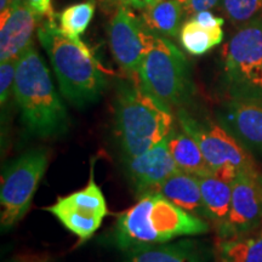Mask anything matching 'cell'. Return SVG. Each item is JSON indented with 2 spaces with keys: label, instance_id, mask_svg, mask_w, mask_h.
Returning a JSON list of instances; mask_svg holds the SVG:
<instances>
[{
  "label": "cell",
  "instance_id": "cb8c5ba5",
  "mask_svg": "<svg viewBox=\"0 0 262 262\" xmlns=\"http://www.w3.org/2000/svg\"><path fill=\"white\" fill-rule=\"evenodd\" d=\"M220 8L226 17L239 27L262 14V0H221Z\"/></svg>",
  "mask_w": 262,
  "mask_h": 262
},
{
  "label": "cell",
  "instance_id": "d6986e66",
  "mask_svg": "<svg viewBox=\"0 0 262 262\" xmlns=\"http://www.w3.org/2000/svg\"><path fill=\"white\" fill-rule=\"evenodd\" d=\"M206 220L217 229L227 219L232 199V183L214 175L198 176Z\"/></svg>",
  "mask_w": 262,
  "mask_h": 262
},
{
  "label": "cell",
  "instance_id": "d4e9b609",
  "mask_svg": "<svg viewBox=\"0 0 262 262\" xmlns=\"http://www.w3.org/2000/svg\"><path fill=\"white\" fill-rule=\"evenodd\" d=\"M18 60L0 62V104L2 108L8 106L11 95H14L16 66Z\"/></svg>",
  "mask_w": 262,
  "mask_h": 262
},
{
  "label": "cell",
  "instance_id": "7a4b0ae2",
  "mask_svg": "<svg viewBox=\"0 0 262 262\" xmlns=\"http://www.w3.org/2000/svg\"><path fill=\"white\" fill-rule=\"evenodd\" d=\"M113 110L114 136L123 159L158 145L176 124L175 112L135 80L118 84Z\"/></svg>",
  "mask_w": 262,
  "mask_h": 262
},
{
  "label": "cell",
  "instance_id": "44dd1931",
  "mask_svg": "<svg viewBox=\"0 0 262 262\" xmlns=\"http://www.w3.org/2000/svg\"><path fill=\"white\" fill-rule=\"evenodd\" d=\"M220 251L226 262H262V226L250 234L221 242Z\"/></svg>",
  "mask_w": 262,
  "mask_h": 262
},
{
  "label": "cell",
  "instance_id": "7c38bea8",
  "mask_svg": "<svg viewBox=\"0 0 262 262\" xmlns=\"http://www.w3.org/2000/svg\"><path fill=\"white\" fill-rule=\"evenodd\" d=\"M40 18L27 5H14L0 12V62L18 60L33 45Z\"/></svg>",
  "mask_w": 262,
  "mask_h": 262
},
{
  "label": "cell",
  "instance_id": "f1b7e54d",
  "mask_svg": "<svg viewBox=\"0 0 262 262\" xmlns=\"http://www.w3.org/2000/svg\"><path fill=\"white\" fill-rule=\"evenodd\" d=\"M9 262H54L50 257L44 255H19L11 258Z\"/></svg>",
  "mask_w": 262,
  "mask_h": 262
},
{
  "label": "cell",
  "instance_id": "8fae6325",
  "mask_svg": "<svg viewBox=\"0 0 262 262\" xmlns=\"http://www.w3.org/2000/svg\"><path fill=\"white\" fill-rule=\"evenodd\" d=\"M123 162L126 178L137 198L157 192L170 176L180 171L170 153L166 137L146 152Z\"/></svg>",
  "mask_w": 262,
  "mask_h": 262
},
{
  "label": "cell",
  "instance_id": "8992f818",
  "mask_svg": "<svg viewBox=\"0 0 262 262\" xmlns=\"http://www.w3.org/2000/svg\"><path fill=\"white\" fill-rule=\"evenodd\" d=\"M229 98L262 100V14L239 26L222 49Z\"/></svg>",
  "mask_w": 262,
  "mask_h": 262
},
{
  "label": "cell",
  "instance_id": "ffe728a7",
  "mask_svg": "<svg viewBox=\"0 0 262 262\" xmlns=\"http://www.w3.org/2000/svg\"><path fill=\"white\" fill-rule=\"evenodd\" d=\"M179 39L188 54L201 56L221 44L224 40V31L222 27H204L194 18H188L182 26Z\"/></svg>",
  "mask_w": 262,
  "mask_h": 262
},
{
  "label": "cell",
  "instance_id": "4316f807",
  "mask_svg": "<svg viewBox=\"0 0 262 262\" xmlns=\"http://www.w3.org/2000/svg\"><path fill=\"white\" fill-rule=\"evenodd\" d=\"M28 5L39 17H45L49 24H55L54 8H52V0H28Z\"/></svg>",
  "mask_w": 262,
  "mask_h": 262
},
{
  "label": "cell",
  "instance_id": "3957f363",
  "mask_svg": "<svg viewBox=\"0 0 262 262\" xmlns=\"http://www.w3.org/2000/svg\"><path fill=\"white\" fill-rule=\"evenodd\" d=\"M37 35L66 100L79 108L98 101L106 90L107 79L91 49L80 39L64 35L56 24L39 26Z\"/></svg>",
  "mask_w": 262,
  "mask_h": 262
},
{
  "label": "cell",
  "instance_id": "ac0fdd59",
  "mask_svg": "<svg viewBox=\"0 0 262 262\" xmlns=\"http://www.w3.org/2000/svg\"><path fill=\"white\" fill-rule=\"evenodd\" d=\"M45 210L54 215L68 231L77 235L79 244L89 241L103 221L102 216L71 205L62 196H58L56 203L47 206Z\"/></svg>",
  "mask_w": 262,
  "mask_h": 262
},
{
  "label": "cell",
  "instance_id": "30bf717a",
  "mask_svg": "<svg viewBox=\"0 0 262 262\" xmlns=\"http://www.w3.org/2000/svg\"><path fill=\"white\" fill-rule=\"evenodd\" d=\"M262 226V173L258 169L242 172L232 183L231 208L217 237L229 241L257 231Z\"/></svg>",
  "mask_w": 262,
  "mask_h": 262
},
{
  "label": "cell",
  "instance_id": "4fadbf2b",
  "mask_svg": "<svg viewBox=\"0 0 262 262\" xmlns=\"http://www.w3.org/2000/svg\"><path fill=\"white\" fill-rule=\"evenodd\" d=\"M220 122L250 152L262 155V100L229 98L220 111Z\"/></svg>",
  "mask_w": 262,
  "mask_h": 262
},
{
  "label": "cell",
  "instance_id": "277c9868",
  "mask_svg": "<svg viewBox=\"0 0 262 262\" xmlns=\"http://www.w3.org/2000/svg\"><path fill=\"white\" fill-rule=\"evenodd\" d=\"M14 97L22 122L33 135L48 139L67 133L68 113L55 89L50 71L34 45L17 61Z\"/></svg>",
  "mask_w": 262,
  "mask_h": 262
},
{
  "label": "cell",
  "instance_id": "2e32d148",
  "mask_svg": "<svg viewBox=\"0 0 262 262\" xmlns=\"http://www.w3.org/2000/svg\"><path fill=\"white\" fill-rule=\"evenodd\" d=\"M166 141L170 153L181 171L195 176L212 175L201 147L189 134L179 125L178 122L166 136Z\"/></svg>",
  "mask_w": 262,
  "mask_h": 262
},
{
  "label": "cell",
  "instance_id": "4dcf8cb0",
  "mask_svg": "<svg viewBox=\"0 0 262 262\" xmlns=\"http://www.w3.org/2000/svg\"><path fill=\"white\" fill-rule=\"evenodd\" d=\"M12 6L14 5H27L28 0H11Z\"/></svg>",
  "mask_w": 262,
  "mask_h": 262
},
{
  "label": "cell",
  "instance_id": "6da1fadb",
  "mask_svg": "<svg viewBox=\"0 0 262 262\" xmlns=\"http://www.w3.org/2000/svg\"><path fill=\"white\" fill-rule=\"evenodd\" d=\"M209 229L210 225L204 219L179 208L158 192H150L118 216L112 242L126 253L186 235L203 234Z\"/></svg>",
  "mask_w": 262,
  "mask_h": 262
},
{
  "label": "cell",
  "instance_id": "ba28073f",
  "mask_svg": "<svg viewBox=\"0 0 262 262\" xmlns=\"http://www.w3.org/2000/svg\"><path fill=\"white\" fill-rule=\"evenodd\" d=\"M49 165V152L33 148L10 160L3 168L0 185V226L6 232L27 215L33 196Z\"/></svg>",
  "mask_w": 262,
  "mask_h": 262
},
{
  "label": "cell",
  "instance_id": "9a60e30c",
  "mask_svg": "<svg viewBox=\"0 0 262 262\" xmlns=\"http://www.w3.org/2000/svg\"><path fill=\"white\" fill-rule=\"evenodd\" d=\"M157 192L189 214L206 220L198 176L180 170L170 176Z\"/></svg>",
  "mask_w": 262,
  "mask_h": 262
},
{
  "label": "cell",
  "instance_id": "603a6c76",
  "mask_svg": "<svg viewBox=\"0 0 262 262\" xmlns=\"http://www.w3.org/2000/svg\"><path fill=\"white\" fill-rule=\"evenodd\" d=\"M95 15V3L85 2L66 8L58 15V25L64 35L71 39H80Z\"/></svg>",
  "mask_w": 262,
  "mask_h": 262
},
{
  "label": "cell",
  "instance_id": "e0dca14e",
  "mask_svg": "<svg viewBox=\"0 0 262 262\" xmlns=\"http://www.w3.org/2000/svg\"><path fill=\"white\" fill-rule=\"evenodd\" d=\"M185 18V6L179 0H158L142 9V21L146 27L168 39L180 37Z\"/></svg>",
  "mask_w": 262,
  "mask_h": 262
},
{
  "label": "cell",
  "instance_id": "7402d4cb",
  "mask_svg": "<svg viewBox=\"0 0 262 262\" xmlns=\"http://www.w3.org/2000/svg\"><path fill=\"white\" fill-rule=\"evenodd\" d=\"M95 166L94 160L91 159L90 165V176L89 181H88L86 186L84 188L79 189V191L71 193V194L62 196L66 202L70 203L71 205L77 206V208L83 209L89 212H94V214L102 216L104 219L110 214L107 208L106 199L102 193V189L95 181Z\"/></svg>",
  "mask_w": 262,
  "mask_h": 262
},
{
  "label": "cell",
  "instance_id": "836d02e7",
  "mask_svg": "<svg viewBox=\"0 0 262 262\" xmlns=\"http://www.w3.org/2000/svg\"><path fill=\"white\" fill-rule=\"evenodd\" d=\"M122 3H124V0H122Z\"/></svg>",
  "mask_w": 262,
  "mask_h": 262
},
{
  "label": "cell",
  "instance_id": "f546056e",
  "mask_svg": "<svg viewBox=\"0 0 262 262\" xmlns=\"http://www.w3.org/2000/svg\"><path fill=\"white\" fill-rule=\"evenodd\" d=\"M158 2V0H124V4L131 6L134 9H145L146 6H148L153 3Z\"/></svg>",
  "mask_w": 262,
  "mask_h": 262
},
{
  "label": "cell",
  "instance_id": "5b68a950",
  "mask_svg": "<svg viewBox=\"0 0 262 262\" xmlns=\"http://www.w3.org/2000/svg\"><path fill=\"white\" fill-rule=\"evenodd\" d=\"M139 83L173 112L187 107L195 93L187 57L171 40L157 34L141 66Z\"/></svg>",
  "mask_w": 262,
  "mask_h": 262
},
{
  "label": "cell",
  "instance_id": "83f0119b",
  "mask_svg": "<svg viewBox=\"0 0 262 262\" xmlns=\"http://www.w3.org/2000/svg\"><path fill=\"white\" fill-rule=\"evenodd\" d=\"M199 25L204 26L208 28H215V27H222L224 25V18L215 16L211 11H201L198 14H195L193 17Z\"/></svg>",
  "mask_w": 262,
  "mask_h": 262
},
{
  "label": "cell",
  "instance_id": "52a82bcc",
  "mask_svg": "<svg viewBox=\"0 0 262 262\" xmlns=\"http://www.w3.org/2000/svg\"><path fill=\"white\" fill-rule=\"evenodd\" d=\"M176 122L201 147L216 178L233 183L242 172L257 169L250 150L222 124L199 120L182 108L175 112Z\"/></svg>",
  "mask_w": 262,
  "mask_h": 262
},
{
  "label": "cell",
  "instance_id": "5bb4252c",
  "mask_svg": "<svg viewBox=\"0 0 262 262\" xmlns=\"http://www.w3.org/2000/svg\"><path fill=\"white\" fill-rule=\"evenodd\" d=\"M124 262H209V256L201 243L183 239L133 249Z\"/></svg>",
  "mask_w": 262,
  "mask_h": 262
},
{
  "label": "cell",
  "instance_id": "484cf974",
  "mask_svg": "<svg viewBox=\"0 0 262 262\" xmlns=\"http://www.w3.org/2000/svg\"><path fill=\"white\" fill-rule=\"evenodd\" d=\"M221 5V0H187L185 6L186 18H191L201 11H210Z\"/></svg>",
  "mask_w": 262,
  "mask_h": 262
},
{
  "label": "cell",
  "instance_id": "1f68e13d",
  "mask_svg": "<svg viewBox=\"0 0 262 262\" xmlns=\"http://www.w3.org/2000/svg\"><path fill=\"white\" fill-rule=\"evenodd\" d=\"M179 2H180V3H181V4H183V5H185V4H186V2H187V0H179Z\"/></svg>",
  "mask_w": 262,
  "mask_h": 262
},
{
  "label": "cell",
  "instance_id": "d6a6232c",
  "mask_svg": "<svg viewBox=\"0 0 262 262\" xmlns=\"http://www.w3.org/2000/svg\"><path fill=\"white\" fill-rule=\"evenodd\" d=\"M221 262H226V261L225 260H221Z\"/></svg>",
  "mask_w": 262,
  "mask_h": 262
},
{
  "label": "cell",
  "instance_id": "9c48e42d",
  "mask_svg": "<svg viewBox=\"0 0 262 262\" xmlns=\"http://www.w3.org/2000/svg\"><path fill=\"white\" fill-rule=\"evenodd\" d=\"M108 34L114 61L130 80L139 81L141 66L152 48L155 33L126 6H119L111 21Z\"/></svg>",
  "mask_w": 262,
  "mask_h": 262
}]
</instances>
